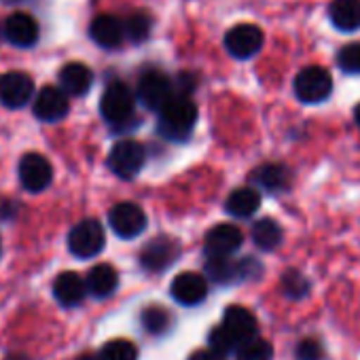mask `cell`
Wrapping results in <instances>:
<instances>
[{
    "mask_svg": "<svg viewBox=\"0 0 360 360\" xmlns=\"http://www.w3.org/2000/svg\"><path fill=\"white\" fill-rule=\"evenodd\" d=\"M198 123V106L187 96H174L159 110V134L167 140H185Z\"/></svg>",
    "mask_w": 360,
    "mask_h": 360,
    "instance_id": "cell-1",
    "label": "cell"
},
{
    "mask_svg": "<svg viewBox=\"0 0 360 360\" xmlns=\"http://www.w3.org/2000/svg\"><path fill=\"white\" fill-rule=\"evenodd\" d=\"M100 112L112 125H123L125 121H129L131 115H134V94H131V89L121 81H112L102 94Z\"/></svg>",
    "mask_w": 360,
    "mask_h": 360,
    "instance_id": "cell-2",
    "label": "cell"
},
{
    "mask_svg": "<svg viewBox=\"0 0 360 360\" xmlns=\"http://www.w3.org/2000/svg\"><path fill=\"white\" fill-rule=\"evenodd\" d=\"M330 91H333V79L328 70L320 66H307L295 79V94L305 104L324 102L330 96Z\"/></svg>",
    "mask_w": 360,
    "mask_h": 360,
    "instance_id": "cell-3",
    "label": "cell"
},
{
    "mask_svg": "<svg viewBox=\"0 0 360 360\" xmlns=\"http://www.w3.org/2000/svg\"><path fill=\"white\" fill-rule=\"evenodd\" d=\"M68 248L77 259H91L104 248V229L98 221L85 219L72 227L68 236Z\"/></svg>",
    "mask_w": 360,
    "mask_h": 360,
    "instance_id": "cell-4",
    "label": "cell"
},
{
    "mask_svg": "<svg viewBox=\"0 0 360 360\" xmlns=\"http://www.w3.org/2000/svg\"><path fill=\"white\" fill-rule=\"evenodd\" d=\"M136 96L148 110H161L174 98V87H172V81L163 72L146 70L138 79Z\"/></svg>",
    "mask_w": 360,
    "mask_h": 360,
    "instance_id": "cell-5",
    "label": "cell"
},
{
    "mask_svg": "<svg viewBox=\"0 0 360 360\" xmlns=\"http://www.w3.org/2000/svg\"><path fill=\"white\" fill-rule=\"evenodd\" d=\"M144 146L136 140H121L110 148L108 167L119 178H134L144 165Z\"/></svg>",
    "mask_w": 360,
    "mask_h": 360,
    "instance_id": "cell-6",
    "label": "cell"
},
{
    "mask_svg": "<svg viewBox=\"0 0 360 360\" xmlns=\"http://www.w3.org/2000/svg\"><path fill=\"white\" fill-rule=\"evenodd\" d=\"M263 47V30L255 24H238L225 34V49L236 60H250Z\"/></svg>",
    "mask_w": 360,
    "mask_h": 360,
    "instance_id": "cell-7",
    "label": "cell"
},
{
    "mask_svg": "<svg viewBox=\"0 0 360 360\" xmlns=\"http://www.w3.org/2000/svg\"><path fill=\"white\" fill-rule=\"evenodd\" d=\"M53 167L49 159L41 153H28L20 161V180L26 191L41 193L51 185Z\"/></svg>",
    "mask_w": 360,
    "mask_h": 360,
    "instance_id": "cell-8",
    "label": "cell"
},
{
    "mask_svg": "<svg viewBox=\"0 0 360 360\" xmlns=\"http://www.w3.org/2000/svg\"><path fill=\"white\" fill-rule=\"evenodd\" d=\"M108 221H110L112 231L119 238H123V240H131V238L140 236L144 231V227H146V214H144V210L138 204H131V202L117 204L110 210Z\"/></svg>",
    "mask_w": 360,
    "mask_h": 360,
    "instance_id": "cell-9",
    "label": "cell"
},
{
    "mask_svg": "<svg viewBox=\"0 0 360 360\" xmlns=\"http://www.w3.org/2000/svg\"><path fill=\"white\" fill-rule=\"evenodd\" d=\"M34 96V83L26 72L0 75V104L7 108H22Z\"/></svg>",
    "mask_w": 360,
    "mask_h": 360,
    "instance_id": "cell-10",
    "label": "cell"
},
{
    "mask_svg": "<svg viewBox=\"0 0 360 360\" xmlns=\"http://www.w3.org/2000/svg\"><path fill=\"white\" fill-rule=\"evenodd\" d=\"M169 292L180 305H198L206 299L208 284H206L204 276L193 274V271H185V274H178L174 278Z\"/></svg>",
    "mask_w": 360,
    "mask_h": 360,
    "instance_id": "cell-11",
    "label": "cell"
},
{
    "mask_svg": "<svg viewBox=\"0 0 360 360\" xmlns=\"http://www.w3.org/2000/svg\"><path fill=\"white\" fill-rule=\"evenodd\" d=\"M34 117L47 123L60 121L68 115V96L60 87H43L34 100Z\"/></svg>",
    "mask_w": 360,
    "mask_h": 360,
    "instance_id": "cell-12",
    "label": "cell"
},
{
    "mask_svg": "<svg viewBox=\"0 0 360 360\" xmlns=\"http://www.w3.org/2000/svg\"><path fill=\"white\" fill-rule=\"evenodd\" d=\"M244 242L240 227L236 225H217L206 236V252L208 257H229Z\"/></svg>",
    "mask_w": 360,
    "mask_h": 360,
    "instance_id": "cell-13",
    "label": "cell"
},
{
    "mask_svg": "<svg viewBox=\"0 0 360 360\" xmlns=\"http://www.w3.org/2000/svg\"><path fill=\"white\" fill-rule=\"evenodd\" d=\"M5 39L15 47H32L39 41V24L28 13H13L5 22Z\"/></svg>",
    "mask_w": 360,
    "mask_h": 360,
    "instance_id": "cell-14",
    "label": "cell"
},
{
    "mask_svg": "<svg viewBox=\"0 0 360 360\" xmlns=\"http://www.w3.org/2000/svg\"><path fill=\"white\" fill-rule=\"evenodd\" d=\"M223 326L238 339V343H246L250 339L257 337V330H259V324H257V318L252 316L250 309L242 307V305H231L227 307L225 316H223Z\"/></svg>",
    "mask_w": 360,
    "mask_h": 360,
    "instance_id": "cell-15",
    "label": "cell"
},
{
    "mask_svg": "<svg viewBox=\"0 0 360 360\" xmlns=\"http://www.w3.org/2000/svg\"><path fill=\"white\" fill-rule=\"evenodd\" d=\"M176 257H178L176 242H172L167 238H159L144 246L140 261H142V267L148 271H163L165 267H169L176 261Z\"/></svg>",
    "mask_w": 360,
    "mask_h": 360,
    "instance_id": "cell-16",
    "label": "cell"
},
{
    "mask_svg": "<svg viewBox=\"0 0 360 360\" xmlns=\"http://www.w3.org/2000/svg\"><path fill=\"white\" fill-rule=\"evenodd\" d=\"M89 37L104 49H117L125 39V26L112 15H98L89 26Z\"/></svg>",
    "mask_w": 360,
    "mask_h": 360,
    "instance_id": "cell-17",
    "label": "cell"
},
{
    "mask_svg": "<svg viewBox=\"0 0 360 360\" xmlns=\"http://www.w3.org/2000/svg\"><path fill=\"white\" fill-rule=\"evenodd\" d=\"M53 295H56L58 303H62L64 307H75V305H79L85 299L87 284H85V280L79 274L64 271L53 282Z\"/></svg>",
    "mask_w": 360,
    "mask_h": 360,
    "instance_id": "cell-18",
    "label": "cell"
},
{
    "mask_svg": "<svg viewBox=\"0 0 360 360\" xmlns=\"http://www.w3.org/2000/svg\"><path fill=\"white\" fill-rule=\"evenodd\" d=\"M94 75L81 62H70L60 70V85L66 96H85L91 89Z\"/></svg>",
    "mask_w": 360,
    "mask_h": 360,
    "instance_id": "cell-19",
    "label": "cell"
},
{
    "mask_svg": "<svg viewBox=\"0 0 360 360\" xmlns=\"http://www.w3.org/2000/svg\"><path fill=\"white\" fill-rule=\"evenodd\" d=\"M328 18L341 32L360 30V0H333L328 7Z\"/></svg>",
    "mask_w": 360,
    "mask_h": 360,
    "instance_id": "cell-20",
    "label": "cell"
},
{
    "mask_svg": "<svg viewBox=\"0 0 360 360\" xmlns=\"http://www.w3.org/2000/svg\"><path fill=\"white\" fill-rule=\"evenodd\" d=\"M85 284H87V292H91L98 299H104V297H108V295L115 292V288L119 284V276H117V271H115L112 265L102 263V265H96L87 274Z\"/></svg>",
    "mask_w": 360,
    "mask_h": 360,
    "instance_id": "cell-21",
    "label": "cell"
},
{
    "mask_svg": "<svg viewBox=\"0 0 360 360\" xmlns=\"http://www.w3.org/2000/svg\"><path fill=\"white\" fill-rule=\"evenodd\" d=\"M261 206V195L255 189H236L227 198V212L236 219L252 217Z\"/></svg>",
    "mask_w": 360,
    "mask_h": 360,
    "instance_id": "cell-22",
    "label": "cell"
},
{
    "mask_svg": "<svg viewBox=\"0 0 360 360\" xmlns=\"http://www.w3.org/2000/svg\"><path fill=\"white\" fill-rule=\"evenodd\" d=\"M206 276L217 284H229L240 278V265L233 263L229 257H208Z\"/></svg>",
    "mask_w": 360,
    "mask_h": 360,
    "instance_id": "cell-23",
    "label": "cell"
},
{
    "mask_svg": "<svg viewBox=\"0 0 360 360\" xmlns=\"http://www.w3.org/2000/svg\"><path fill=\"white\" fill-rule=\"evenodd\" d=\"M252 240L261 250H274L282 242V227L271 219H263V221L255 223Z\"/></svg>",
    "mask_w": 360,
    "mask_h": 360,
    "instance_id": "cell-24",
    "label": "cell"
},
{
    "mask_svg": "<svg viewBox=\"0 0 360 360\" xmlns=\"http://www.w3.org/2000/svg\"><path fill=\"white\" fill-rule=\"evenodd\" d=\"M255 180L267 191H278L286 185L288 180V172L284 165L280 163H265L255 172Z\"/></svg>",
    "mask_w": 360,
    "mask_h": 360,
    "instance_id": "cell-25",
    "label": "cell"
},
{
    "mask_svg": "<svg viewBox=\"0 0 360 360\" xmlns=\"http://www.w3.org/2000/svg\"><path fill=\"white\" fill-rule=\"evenodd\" d=\"M125 37L129 39V41H134V43H142V41H146L148 39V34H150V28H153V20H150V15L148 13H144V11H136V13H131L127 20H125Z\"/></svg>",
    "mask_w": 360,
    "mask_h": 360,
    "instance_id": "cell-26",
    "label": "cell"
},
{
    "mask_svg": "<svg viewBox=\"0 0 360 360\" xmlns=\"http://www.w3.org/2000/svg\"><path fill=\"white\" fill-rule=\"evenodd\" d=\"M102 360H138V349L127 339H112L100 349Z\"/></svg>",
    "mask_w": 360,
    "mask_h": 360,
    "instance_id": "cell-27",
    "label": "cell"
},
{
    "mask_svg": "<svg viewBox=\"0 0 360 360\" xmlns=\"http://www.w3.org/2000/svg\"><path fill=\"white\" fill-rule=\"evenodd\" d=\"M274 349L265 339H250L238 347V360H271Z\"/></svg>",
    "mask_w": 360,
    "mask_h": 360,
    "instance_id": "cell-28",
    "label": "cell"
},
{
    "mask_svg": "<svg viewBox=\"0 0 360 360\" xmlns=\"http://www.w3.org/2000/svg\"><path fill=\"white\" fill-rule=\"evenodd\" d=\"M142 324H144V328L148 333L161 335L169 326V314L163 307H159V305H150V307H146L142 311Z\"/></svg>",
    "mask_w": 360,
    "mask_h": 360,
    "instance_id": "cell-29",
    "label": "cell"
},
{
    "mask_svg": "<svg viewBox=\"0 0 360 360\" xmlns=\"http://www.w3.org/2000/svg\"><path fill=\"white\" fill-rule=\"evenodd\" d=\"M210 349L212 352H217V354H221V356H225V354H229V352H233L240 343H238V339L221 324V326H217V328H212L210 330Z\"/></svg>",
    "mask_w": 360,
    "mask_h": 360,
    "instance_id": "cell-30",
    "label": "cell"
},
{
    "mask_svg": "<svg viewBox=\"0 0 360 360\" xmlns=\"http://www.w3.org/2000/svg\"><path fill=\"white\" fill-rule=\"evenodd\" d=\"M337 64L343 72L360 75V43L345 45L337 56Z\"/></svg>",
    "mask_w": 360,
    "mask_h": 360,
    "instance_id": "cell-31",
    "label": "cell"
},
{
    "mask_svg": "<svg viewBox=\"0 0 360 360\" xmlns=\"http://www.w3.org/2000/svg\"><path fill=\"white\" fill-rule=\"evenodd\" d=\"M307 288H309V282H307L299 271L292 269V271H286V274H284V290H286L288 297L301 299V297L307 295Z\"/></svg>",
    "mask_w": 360,
    "mask_h": 360,
    "instance_id": "cell-32",
    "label": "cell"
},
{
    "mask_svg": "<svg viewBox=\"0 0 360 360\" xmlns=\"http://www.w3.org/2000/svg\"><path fill=\"white\" fill-rule=\"evenodd\" d=\"M297 356H299V360H320L322 347H320L314 339H305V341H301V345L297 347Z\"/></svg>",
    "mask_w": 360,
    "mask_h": 360,
    "instance_id": "cell-33",
    "label": "cell"
},
{
    "mask_svg": "<svg viewBox=\"0 0 360 360\" xmlns=\"http://www.w3.org/2000/svg\"><path fill=\"white\" fill-rule=\"evenodd\" d=\"M189 360H225V356H221V354H217L212 349H200Z\"/></svg>",
    "mask_w": 360,
    "mask_h": 360,
    "instance_id": "cell-34",
    "label": "cell"
},
{
    "mask_svg": "<svg viewBox=\"0 0 360 360\" xmlns=\"http://www.w3.org/2000/svg\"><path fill=\"white\" fill-rule=\"evenodd\" d=\"M79 360H102V356H100V354H85V356H81Z\"/></svg>",
    "mask_w": 360,
    "mask_h": 360,
    "instance_id": "cell-35",
    "label": "cell"
},
{
    "mask_svg": "<svg viewBox=\"0 0 360 360\" xmlns=\"http://www.w3.org/2000/svg\"><path fill=\"white\" fill-rule=\"evenodd\" d=\"M354 119H356V125L360 127V104H358L356 110H354Z\"/></svg>",
    "mask_w": 360,
    "mask_h": 360,
    "instance_id": "cell-36",
    "label": "cell"
},
{
    "mask_svg": "<svg viewBox=\"0 0 360 360\" xmlns=\"http://www.w3.org/2000/svg\"><path fill=\"white\" fill-rule=\"evenodd\" d=\"M3 5H18V3H24V0H0Z\"/></svg>",
    "mask_w": 360,
    "mask_h": 360,
    "instance_id": "cell-37",
    "label": "cell"
},
{
    "mask_svg": "<svg viewBox=\"0 0 360 360\" xmlns=\"http://www.w3.org/2000/svg\"><path fill=\"white\" fill-rule=\"evenodd\" d=\"M7 360H26V356H9Z\"/></svg>",
    "mask_w": 360,
    "mask_h": 360,
    "instance_id": "cell-38",
    "label": "cell"
}]
</instances>
